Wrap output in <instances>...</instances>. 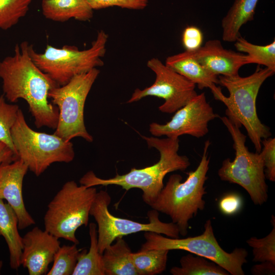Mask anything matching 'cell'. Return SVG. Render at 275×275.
I'll use <instances>...</instances> for the list:
<instances>
[{
  "label": "cell",
  "mask_w": 275,
  "mask_h": 275,
  "mask_svg": "<svg viewBox=\"0 0 275 275\" xmlns=\"http://www.w3.org/2000/svg\"><path fill=\"white\" fill-rule=\"evenodd\" d=\"M27 41L17 44L12 56L0 62V78L4 95L10 102L24 100L37 128L55 129L59 109L48 100V93L57 84L43 72L31 57Z\"/></svg>",
  "instance_id": "cell-1"
},
{
  "label": "cell",
  "mask_w": 275,
  "mask_h": 275,
  "mask_svg": "<svg viewBox=\"0 0 275 275\" xmlns=\"http://www.w3.org/2000/svg\"><path fill=\"white\" fill-rule=\"evenodd\" d=\"M150 148L156 149L160 158L154 164L142 169L132 168L125 174H118L111 178L102 179L92 171L88 172L80 179L81 185L87 187L115 185L126 191L139 188L143 191L142 198L150 206L155 202L164 186L163 179L169 173L184 171L190 164L189 158L180 155L179 138H163L142 136Z\"/></svg>",
  "instance_id": "cell-2"
},
{
  "label": "cell",
  "mask_w": 275,
  "mask_h": 275,
  "mask_svg": "<svg viewBox=\"0 0 275 275\" xmlns=\"http://www.w3.org/2000/svg\"><path fill=\"white\" fill-rule=\"evenodd\" d=\"M274 72L258 65L250 75L241 77L219 75V84L229 93L225 96L216 86L211 89L214 98L227 107L226 115L235 124L245 128L257 152H260L263 139L270 137V128L259 119L256 108L257 97L263 82Z\"/></svg>",
  "instance_id": "cell-3"
},
{
  "label": "cell",
  "mask_w": 275,
  "mask_h": 275,
  "mask_svg": "<svg viewBox=\"0 0 275 275\" xmlns=\"http://www.w3.org/2000/svg\"><path fill=\"white\" fill-rule=\"evenodd\" d=\"M210 145L209 140L205 142L198 166L195 170L187 173L188 176L185 181L181 182L182 177L180 175H171L151 206L153 209L168 215L183 236L188 233L189 221L199 210L205 208L203 198L207 193L205 183L209 168Z\"/></svg>",
  "instance_id": "cell-4"
},
{
  "label": "cell",
  "mask_w": 275,
  "mask_h": 275,
  "mask_svg": "<svg viewBox=\"0 0 275 275\" xmlns=\"http://www.w3.org/2000/svg\"><path fill=\"white\" fill-rule=\"evenodd\" d=\"M97 191L95 186L66 182L49 203L44 216L45 230L76 245L78 228L88 225L90 212Z\"/></svg>",
  "instance_id": "cell-5"
},
{
  "label": "cell",
  "mask_w": 275,
  "mask_h": 275,
  "mask_svg": "<svg viewBox=\"0 0 275 275\" xmlns=\"http://www.w3.org/2000/svg\"><path fill=\"white\" fill-rule=\"evenodd\" d=\"M108 37L104 31H99L90 47L82 50L75 46L57 48L48 44L43 53H38L30 44L29 53L43 72L58 86H63L74 76L104 65L102 58L106 52Z\"/></svg>",
  "instance_id": "cell-6"
},
{
  "label": "cell",
  "mask_w": 275,
  "mask_h": 275,
  "mask_svg": "<svg viewBox=\"0 0 275 275\" xmlns=\"http://www.w3.org/2000/svg\"><path fill=\"white\" fill-rule=\"evenodd\" d=\"M219 118L231 136L235 156L233 160L228 158L223 161L218 176L223 181L241 186L253 203L261 206L268 197L262 154L249 150L245 145L246 136L240 130V127L226 116Z\"/></svg>",
  "instance_id": "cell-7"
},
{
  "label": "cell",
  "mask_w": 275,
  "mask_h": 275,
  "mask_svg": "<svg viewBox=\"0 0 275 275\" xmlns=\"http://www.w3.org/2000/svg\"><path fill=\"white\" fill-rule=\"evenodd\" d=\"M11 133L18 158L37 176L53 163H69L74 158L70 141H65L54 133L34 130L28 125L20 109Z\"/></svg>",
  "instance_id": "cell-8"
},
{
  "label": "cell",
  "mask_w": 275,
  "mask_h": 275,
  "mask_svg": "<svg viewBox=\"0 0 275 275\" xmlns=\"http://www.w3.org/2000/svg\"><path fill=\"white\" fill-rule=\"evenodd\" d=\"M100 73L97 68L77 75L67 84L52 89L48 98L59 109V120L54 133L65 141L80 137L88 142L93 138L87 131L84 121L87 97Z\"/></svg>",
  "instance_id": "cell-9"
},
{
  "label": "cell",
  "mask_w": 275,
  "mask_h": 275,
  "mask_svg": "<svg viewBox=\"0 0 275 275\" xmlns=\"http://www.w3.org/2000/svg\"><path fill=\"white\" fill-rule=\"evenodd\" d=\"M204 228L201 235L184 238H173L153 232H145L146 241L140 250H184L215 262L230 274L244 275L242 266L247 262L248 251L243 248H236L231 253L226 252L215 237L210 219L206 221Z\"/></svg>",
  "instance_id": "cell-10"
},
{
  "label": "cell",
  "mask_w": 275,
  "mask_h": 275,
  "mask_svg": "<svg viewBox=\"0 0 275 275\" xmlns=\"http://www.w3.org/2000/svg\"><path fill=\"white\" fill-rule=\"evenodd\" d=\"M111 202V197L106 191H97L90 212L97 223L98 246L101 254L118 237L138 232H153L171 238H180L177 225L173 222H161L156 210L148 212L149 223L143 224L113 215L108 209Z\"/></svg>",
  "instance_id": "cell-11"
},
{
  "label": "cell",
  "mask_w": 275,
  "mask_h": 275,
  "mask_svg": "<svg viewBox=\"0 0 275 275\" xmlns=\"http://www.w3.org/2000/svg\"><path fill=\"white\" fill-rule=\"evenodd\" d=\"M148 67L156 75L155 80L150 87L141 90L136 89L127 103L139 101L147 96L164 99L159 106L163 113H174L197 95L196 85L163 64L157 58L147 62Z\"/></svg>",
  "instance_id": "cell-12"
},
{
  "label": "cell",
  "mask_w": 275,
  "mask_h": 275,
  "mask_svg": "<svg viewBox=\"0 0 275 275\" xmlns=\"http://www.w3.org/2000/svg\"><path fill=\"white\" fill-rule=\"evenodd\" d=\"M219 117L207 102L205 93L196 95L175 112L171 120L164 124L153 122L149 131L154 136L178 138L185 134L200 138L208 131V124Z\"/></svg>",
  "instance_id": "cell-13"
},
{
  "label": "cell",
  "mask_w": 275,
  "mask_h": 275,
  "mask_svg": "<svg viewBox=\"0 0 275 275\" xmlns=\"http://www.w3.org/2000/svg\"><path fill=\"white\" fill-rule=\"evenodd\" d=\"M21 265L30 275L46 274L61 246L59 238L45 229L35 227L22 237Z\"/></svg>",
  "instance_id": "cell-14"
},
{
  "label": "cell",
  "mask_w": 275,
  "mask_h": 275,
  "mask_svg": "<svg viewBox=\"0 0 275 275\" xmlns=\"http://www.w3.org/2000/svg\"><path fill=\"white\" fill-rule=\"evenodd\" d=\"M28 170L19 158L0 165V199L6 200L14 210L19 230L35 224L25 208L22 195L23 181Z\"/></svg>",
  "instance_id": "cell-15"
},
{
  "label": "cell",
  "mask_w": 275,
  "mask_h": 275,
  "mask_svg": "<svg viewBox=\"0 0 275 275\" xmlns=\"http://www.w3.org/2000/svg\"><path fill=\"white\" fill-rule=\"evenodd\" d=\"M189 51L205 69L217 76L238 75L240 68L249 64L247 54L225 48L217 39L209 40L198 49Z\"/></svg>",
  "instance_id": "cell-16"
},
{
  "label": "cell",
  "mask_w": 275,
  "mask_h": 275,
  "mask_svg": "<svg viewBox=\"0 0 275 275\" xmlns=\"http://www.w3.org/2000/svg\"><path fill=\"white\" fill-rule=\"evenodd\" d=\"M167 66L198 86L199 89L210 90L219 84L218 76L205 69L192 55L190 51L169 56L166 60Z\"/></svg>",
  "instance_id": "cell-17"
},
{
  "label": "cell",
  "mask_w": 275,
  "mask_h": 275,
  "mask_svg": "<svg viewBox=\"0 0 275 275\" xmlns=\"http://www.w3.org/2000/svg\"><path fill=\"white\" fill-rule=\"evenodd\" d=\"M41 10L46 19L56 22L72 18L86 21L93 16V10L86 0H42Z\"/></svg>",
  "instance_id": "cell-18"
},
{
  "label": "cell",
  "mask_w": 275,
  "mask_h": 275,
  "mask_svg": "<svg viewBox=\"0 0 275 275\" xmlns=\"http://www.w3.org/2000/svg\"><path fill=\"white\" fill-rule=\"evenodd\" d=\"M18 229V218L14 210L8 203L0 199V236L4 238L8 245L10 266L14 270L21 265L22 237Z\"/></svg>",
  "instance_id": "cell-19"
},
{
  "label": "cell",
  "mask_w": 275,
  "mask_h": 275,
  "mask_svg": "<svg viewBox=\"0 0 275 275\" xmlns=\"http://www.w3.org/2000/svg\"><path fill=\"white\" fill-rule=\"evenodd\" d=\"M259 0H234L222 20V39L234 42L240 36L242 26L254 19Z\"/></svg>",
  "instance_id": "cell-20"
},
{
  "label": "cell",
  "mask_w": 275,
  "mask_h": 275,
  "mask_svg": "<svg viewBox=\"0 0 275 275\" xmlns=\"http://www.w3.org/2000/svg\"><path fill=\"white\" fill-rule=\"evenodd\" d=\"M116 240L102 255L105 275H139L131 261L129 245L123 237Z\"/></svg>",
  "instance_id": "cell-21"
},
{
  "label": "cell",
  "mask_w": 275,
  "mask_h": 275,
  "mask_svg": "<svg viewBox=\"0 0 275 275\" xmlns=\"http://www.w3.org/2000/svg\"><path fill=\"white\" fill-rule=\"evenodd\" d=\"M89 228L90 249L80 250L72 275H105L102 254L98 246L97 225L91 223Z\"/></svg>",
  "instance_id": "cell-22"
},
{
  "label": "cell",
  "mask_w": 275,
  "mask_h": 275,
  "mask_svg": "<svg viewBox=\"0 0 275 275\" xmlns=\"http://www.w3.org/2000/svg\"><path fill=\"white\" fill-rule=\"evenodd\" d=\"M169 252L163 249L140 250L131 252L130 256L139 275H155L166 270Z\"/></svg>",
  "instance_id": "cell-23"
},
{
  "label": "cell",
  "mask_w": 275,
  "mask_h": 275,
  "mask_svg": "<svg viewBox=\"0 0 275 275\" xmlns=\"http://www.w3.org/2000/svg\"><path fill=\"white\" fill-rule=\"evenodd\" d=\"M180 267L170 269L173 275H229L221 266L210 260L198 255L188 254L180 260Z\"/></svg>",
  "instance_id": "cell-24"
},
{
  "label": "cell",
  "mask_w": 275,
  "mask_h": 275,
  "mask_svg": "<svg viewBox=\"0 0 275 275\" xmlns=\"http://www.w3.org/2000/svg\"><path fill=\"white\" fill-rule=\"evenodd\" d=\"M236 49L246 53L249 64L264 66L275 72V41L265 45L253 44L240 36L235 42Z\"/></svg>",
  "instance_id": "cell-25"
},
{
  "label": "cell",
  "mask_w": 275,
  "mask_h": 275,
  "mask_svg": "<svg viewBox=\"0 0 275 275\" xmlns=\"http://www.w3.org/2000/svg\"><path fill=\"white\" fill-rule=\"evenodd\" d=\"M32 0H0V30H7L28 13Z\"/></svg>",
  "instance_id": "cell-26"
},
{
  "label": "cell",
  "mask_w": 275,
  "mask_h": 275,
  "mask_svg": "<svg viewBox=\"0 0 275 275\" xmlns=\"http://www.w3.org/2000/svg\"><path fill=\"white\" fill-rule=\"evenodd\" d=\"M272 229L265 237H252L246 242L252 248L254 262H270L275 264V218L271 216Z\"/></svg>",
  "instance_id": "cell-27"
},
{
  "label": "cell",
  "mask_w": 275,
  "mask_h": 275,
  "mask_svg": "<svg viewBox=\"0 0 275 275\" xmlns=\"http://www.w3.org/2000/svg\"><path fill=\"white\" fill-rule=\"evenodd\" d=\"M75 244L60 246L55 254L53 265L47 275H72L80 250Z\"/></svg>",
  "instance_id": "cell-28"
},
{
  "label": "cell",
  "mask_w": 275,
  "mask_h": 275,
  "mask_svg": "<svg viewBox=\"0 0 275 275\" xmlns=\"http://www.w3.org/2000/svg\"><path fill=\"white\" fill-rule=\"evenodd\" d=\"M5 99L4 94L0 96V141L6 144L17 154L11 130L16 122L20 108L17 104L7 103Z\"/></svg>",
  "instance_id": "cell-29"
},
{
  "label": "cell",
  "mask_w": 275,
  "mask_h": 275,
  "mask_svg": "<svg viewBox=\"0 0 275 275\" xmlns=\"http://www.w3.org/2000/svg\"><path fill=\"white\" fill-rule=\"evenodd\" d=\"M262 154L265 177L271 182L275 181V138L269 137L262 141Z\"/></svg>",
  "instance_id": "cell-30"
},
{
  "label": "cell",
  "mask_w": 275,
  "mask_h": 275,
  "mask_svg": "<svg viewBox=\"0 0 275 275\" xmlns=\"http://www.w3.org/2000/svg\"><path fill=\"white\" fill-rule=\"evenodd\" d=\"M93 10L119 7L131 10H143L148 4V0H86Z\"/></svg>",
  "instance_id": "cell-31"
},
{
  "label": "cell",
  "mask_w": 275,
  "mask_h": 275,
  "mask_svg": "<svg viewBox=\"0 0 275 275\" xmlns=\"http://www.w3.org/2000/svg\"><path fill=\"white\" fill-rule=\"evenodd\" d=\"M203 34L201 30L196 26H188L183 31L182 42L185 50L195 51L202 45Z\"/></svg>",
  "instance_id": "cell-32"
},
{
  "label": "cell",
  "mask_w": 275,
  "mask_h": 275,
  "mask_svg": "<svg viewBox=\"0 0 275 275\" xmlns=\"http://www.w3.org/2000/svg\"><path fill=\"white\" fill-rule=\"evenodd\" d=\"M242 205V199L240 195L230 193L224 195L219 200L218 207L221 212L226 215H233L238 212Z\"/></svg>",
  "instance_id": "cell-33"
},
{
  "label": "cell",
  "mask_w": 275,
  "mask_h": 275,
  "mask_svg": "<svg viewBox=\"0 0 275 275\" xmlns=\"http://www.w3.org/2000/svg\"><path fill=\"white\" fill-rule=\"evenodd\" d=\"M252 266L251 273L254 275L274 274L275 264L270 262H260Z\"/></svg>",
  "instance_id": "cell-34"
},
{
  "label": "cell",
  "mask_w": 275,
  "mask_h": 275,
  "mask_svg": "<svg viewBox=\"0 0 275 275\" xmlns=\"http://www.w3.org/2000/svg\"><path fill=\"white\" fill-rule=\"evenodd\" d=\"M18 159L17 155L9 146L0 141V165Z\"/></svg>",
  "instance_id": "cell-35"
},
{
  "label": "cell",
  "mask_w": 275,
  "mask_h": 275,
  "mask_svg": "<svg viewBox=\"0 0 275 275\" xmlns=\"http://www.w3.org/2000/svg\"><path fill=\"white\" fill-rule=\"evenodd\" d=\"M3 266V261L0 260V274H1V271L2 269Z\"/></svg>",
  "instance_id": "cell-36"
}]
</instances>
